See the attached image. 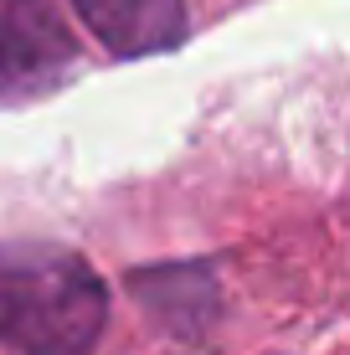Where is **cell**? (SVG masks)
<instances>
[{
    "label": "cell",
    "mask_w": 350,
    "mask_h": 355,
    "mask_svg": "<svg viewBox=\"0 0 350 355\" xmlns=\"http://www.w3.org/2000/svg\"><path fill=\"white\" fill-rule=\"evenodd\" d=\"M108 329L98 268L67 242H0V345L16 355H93Z\"/></svg>",
    "instance_id": "6da1fadb"
},
{
    "label": "cell",
    "mask_w": 350,
    "mask_h": 355,
    "mask_svg": "<svg viewBox=\"0 0 350 355\" xmlns=\"http://www.w3.org/2000/svg\"><path fill=\"white\" fill-rule=\"evenodd\" d=\"M78 62L82 46L57 0H0V108L57 93Z\"/></svg>",
    "instance_id": "7a4b0ae2"
},
{
    "label": "cell",
    "mask_w": 350,
    "mask_h": 355,
    "mask_svg": "<svg viewBox=\"0 0 350 355\" xmlns=\"http://www.w3.org/2000/svg\"><path fill=\"white\" fill-rule=\"evenodd\" d=\"M124 288L139 299V309L180 345L207 340L222 320V284L207 263H150L129 268Z\"/></svg>",
    "instance_id": "3957f363"
},
{
    "label": "cell",
    "mask_w": 350,
    "mask_h": 355,
    "mask_svg": "<svg viewBox=\"0 0 350 355\" xmlns=\"http://www.w3.org/2000/svg\"><path fill=\"white\" fill-rule=\"evenodd\" d=\"M78 21L103 42L114 57H155L186 42L191 10L186 0H67Z\"/></svg>",
    "instance_id": "277c9868"
}]
</instances>
